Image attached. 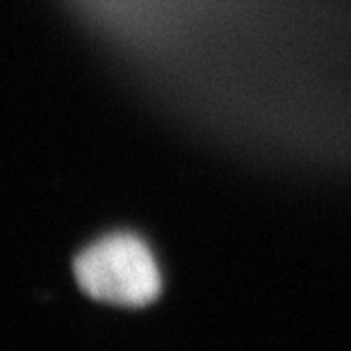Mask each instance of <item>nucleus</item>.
<instances>
[{
  "label": "nucleus",
  "mask_w": 351,
  "mask_h": 351,
  "mask_svg": "<svg viewBox=\"0 0 351 351\" xmlns=\"http://www.w3.org/2000/svg\"><path fill=\"white\" fill-rule=\"evenodd\" d=\"M78 278L96 299L123 306L151 301L160 287L156 258L132 235H112L89 247L80 256Z\"/></svg>",
  "instance_id": "obj_1"
}]
</instances>
